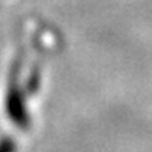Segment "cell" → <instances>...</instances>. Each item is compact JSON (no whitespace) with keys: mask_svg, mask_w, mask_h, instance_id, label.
Segmentation results:
<instances>
[{"mask_svg":"<svg viewBox=\"0 0 152 152\" xmlns=\"http://www.w3.org/2000/svg\"><path fill=\"white\" fill-rule=\"evenodd\" d=\"M0 152H16V144L10 137H3L0 141Z\"/></svg>","mask_w":152,"mask_h":152,"instance_id":"7a4b0ae2","label":"cell"},{"mask_svg":"<svg viewBox=\"0 0 152 152\" xmlns=\"http://www.w3.org/2000/svg\"><path fill=\"white\" fill-rule=\"evenodd\" d=\"M16 68H18V63H15V66L12 70V81H10L8 92H7L5 107H7V115L12 118V121L15 123L18 128L26 129L31 121H29L26 105H24L23 91H21L20 84L16 81Z\"/></svg>","mask_w":152,"mask_h":152,"instance_id":"6da1fadb","label":"cell"}]
</instances>
